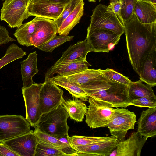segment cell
<instances>
[{
    "mask_svg": "<svg viewBox=\"0 0 156 156\" xmlns=\"http://www.w3.org/2000/svg\"><path fill=\"white\" fill-rule=\"evenodd\" d=\"M15 41V39L10 37L6 28L0 25V46Z\"/></svg>",
    "mask_w": 156,
    "mask_h": 156,
    "instance_id": "obj_39",
    "label": "cell"
},
{
    "mask_svg": "<svg viewBox=\"0 0 156 156\" xmlns=\"http://www.w3.org/2000/svg\"><path fill=\"white\" fill-rule=\"evenodd\" d=\"M134 13L142 23L150 24L156 22V4L147 1L137 0Z\"/></svg>",
    "mask_w": 156,
    "mask_h": 156,
    "instance_id": "obj_22",
    "label": "cell"
},
{
    "mask_svg": "<svg viewBox=\"0 0 156 156\" xmlns=\"http://www.w3.org/2000/svg\"><path fill=\"white\" fill-rule=\"evenodd\" d=\"M82 0H71L69 2L66 4L58 18L56 20H54L57 27V29L64 20Z\"/></svg>",
    "mask_w": 156,
    "mask_h": 156,
    "instance_id": "obj_36",
    "label": "cell"
},
{
    "mask_svg": "<svg viewBox=\"0 0 156 156\" xmlns=\"http://www.w3.org/2000/svg\"><path fill=\"white\" fill-rule=\"evenodd\" d=\"M128 86V94L130 101L147 96L156 97L153 87L147 84H143L140 80L136 82L132 81Z\"/></svg>",
    "mask_w": 156,
    "mask_h": 156,
    "instance_id": "obj_29",
    "label": "cell"
},
{
    "mask_svg": "<svg viewBox=\"0 0 156 156\" xmlns=\"http://www.w3.org/2000/svg\"><path fill=\"white\" fill-rule=\"evenodd\" d=\"M72 82L79 84L110 80L101 73V69H89L66 76Z\"/></svg>",
    "mask_w": 156,
    "mask_h": 156,
    "instance_id": "obj_25",
    "label": "cell"
},
{
    "mask_svg": "<svg viewBox=\"0 0 156 156\" xmlns=\"http://www.w3.org/2000/svg\"><path fill=\"white\" fill-rule=\"evenodd\" d=\"M115 110L113 117L107 127L111 135L121 141L124 139L129 130L134 129L136 117L133 112L128 109L117 108Z\"/></svg>",
    "mask_w": 156,
    "mask_h": 156,
    "instance_id": "obj_8",
    "label": "cell"
},
{
    "mask_svg": "<svg viewBox=\"0 0 156 156\" xmlns=\"http://www.w3.org/2000/svg\"><path fill=\"white\" fill-rule=\"evenodd\" d=\"M69 117L61 104L48 112L42 113L35 127L56 137H63L68 135L69 128L67 120Z\"/></svg>",
    "mask_w": 156,
    "mask_h": 156,
    "instance_id": "obj_3",
    "label": "cell"
},
{
    "mask_svg": "<svg viewBox=\"0 0 156 156\" xmlns=\"http://www.w3.org/2000/svg\"><path fill=\"white\" fill-rule=\"evenodd\" d=\"M74 36H64L56 35L46 43L37 47L40 50L45 52H52L53 50L64 43L72 40Z\"/></svg>",
    "mask_w": 156,
    "mask_h": 156,
    "instance_id": "obj_33",
    "label": "cell"
},
{
    "mask_svg": "<svg viewBox=\"0 0 156 156\" xmlns=\"http://www.w3.org/2000/svg\"><path fill=\"white\" fill-rule=\"evenodd\" d=\"M123 4L121 15L124 22L128 21L134 13V9L137 0H122Z\"/></svg>",
    "mask_w": 156,
    "mask_h": 156,
    "instance_id": "obj_35",
    "label": "cell"
},
{
    "mask_svg": "<svg viewBox=\"0 0 156 156\" xmlns=\"http://www.w3.org/2000/svg\"><path fill=\"white\" fill-rule=\"evenodd\" d=\"M102 74L110 80H112L119 83L128 86L131 81L127 77L117 72L113 69L107 68L101 70Z\"/></svg>",
    "mask_w": 156,
    "mask_h": 156,
    "instance_id": "obj_34",
    "label": "cell"
},
{
    "mask_svg": "<svg viewBox=\"0 0 156 156\" xmlns=\"http://www.w3.org/2000/svg\"><path fill=\"white\" fill-rule=\"evenodd\" d=\"M45 80L40 92V106L42 114L61 105L64 100L63 91L48 80Z\"/></svg>",
    "mask_w": 156,
    "mask_h": 156,
    "instance_id": "obj_11",
    "label": "cell"
},
{
    "mask_svg": "<svg viewBox=\"0 0 156 156\" xmlns=\"http://www.w3.org/2000/svg\"><path fill=\"white\" fill-rule=\"evenodd\" d=\"M57 85L66 89L73 97L79 98L83 101H88L89 96L79 84L72 82L66 76H54L50 78H45Z\"/></svg>",
    "mask_w": 156,
    "mask_h": 156,
    "instance_id": "obj_24",
    "label": "cell"
},
{
    "mask_svg": "<svg viewBox=\"0 0 156 156\" xmlns=\"http://www.w3.org/2000/svg\"><path fill=\"white\" fill-rule=\"evenodd\" d=\"M123 2L122 0L110 2L108 6L114 13L117 18L124 26V22L121 15V10Z\"/></svg>",
    "mask_w": 156,
    "mask_h": 156,
    "instance_id": "obj_38",
    "label": "cell"
},
{
    "mask_svg": "<svg viewBox=\"0 0 156 156\" xmlns=\"http://www.w3.org/2000/svg\"><path fill=\"white\" fill-rule=\"evenodd\" d=\"M69 99L63 101L62 105L70 118L78 122L83 121L87 108L85 104L80 99Z\"/></svg>",
    "mask_w": 156,
    "mask_h": 156,
    "instance_id": "obj_27",
    "label": "cell"
},
{
    "mask_svg": "<svg viewBox=\"0 0 156 156\" xmlns=\"http://www.w3.org/2000/svg\"><path fill=\"white\" fill-rule=\"evenodd\" d=\"M124 27L129 60L140 76L143 63L152 47L156 45V22L142 23L133 13L124 23Z\"/></svg>",
    "mask_w": 156,
    "mask_h": 156,
    "instance_id": "obj_1",
    "label": "cell"
},
{
    "mask_svg": "<svg viewBox=\"0 0 156 156\" xmlns=\"http://www.w3.org/2000/svg\"><path fill=\"white\" fill-rule=\"evenodd\" d=\"M89 1L92 2H95L97 0H88Z\"/></svg>",
    "mask_w": 156,
    "mask_h": 156,
    "instance_id": "obj_42",
    "label": "cell"
},
{
    "mask_svg": "<svg viewBox=\"0 0 156 156\" xmlns=\"http://www.w3.org/2000/svg\"><path fill=\"white\" fill-rule=\"evenodd\" d=\"M37 55L36 51L29 54L27 58L20 61L21 74L24 88L29 87L35 83L33 77L39 71L37 67Z\"/></svg>",
    "mask_w": 156,
    "mask_h": 156,
    "instance_id": "obj_21",
    "label": "cell"
},
{
    "mask_svg": "<svg viewBox=\"0 0 156 156\" xmlns=\"http://www.w3.org/2000/svg\"><path fill=\"white\" fill-rule=\"evenodd\" d=\"M31 0H5L1 10L0 19L11 28H18L30 16L28 8Z\"/></svg>",
    "mask_w": 156,
    "mask_h": 156,
    "instance_id": "obj_6",
    "label": "cell"
},
{
    "mask_svg": "<svg viewBox=\"0 0 156 156\" xmlns=\"http://www.w3.org/2000/svg\"><path fill=\"white\" fill-rule=\"evenodd\" d=\"M72 156L60 149L38 141L34 156Z\"/></svg>",
    "mask_w": 156,
    "mask_h": 156,
    "instance_id": "obj_32",
    "label": "cell"
},
{
    "mask_svg": "<svg viewBox=\"0 0 156 156\" xmlns=\"http://www.w3.org/2000/svg\"><path fill=\"white\" fill-rule=\"evenodd\" d=\"M23 116L6 115L0 116V142L11 139L32 131Z\"/></svg>",
    "mask_w": 156,
    "mask_h": 156,
    "instance_id": "obj_7",
    "label": "cell"
},
{
    "mask_svg": "<svg viewBox=\"0 0 156 156\" xmlns=\"http://www.w3.org/2000/svg\"><path fill=\"white\" fill-rule=\"evenodd\" d=\"M3 142L19 156H34L38 144L33 131Z\"/></svg>",
    "mask_w": 156,
    "mask_h": 156,
    "instance_id": "obj_15",
    "label": "cell"
},
{
    "mask_svg": "<svg viewBox=\"0 0 156 156\" xmlns=\"http://www.w3.org/2000/svg\"><path fill=\"white\" fill-rule=\"evenodd\" d=\"M19 156L3 142H0V156Z\"/></svg>",
    "mask_w": 156,
    "mask_h": 156,
    "instance_id": "obj_40",
    "label": "cell"
},
{
    "mask_svg": "<svg viewBox=\"0 0 156 156\" xmlns=\"http://www.w3.org/2000/svg\"><path fill=\"white\" fill-rule=\"evenodd\" d=\"M101 0H99V1H101ZM116 0H110V2L114 1H116Z\"/></svg>",
    "mask_w": 156,
    "mask_h": 156,
    "instance_id": "obj_43",
    "label": "cell"
},
{
    "mask_svg": "<svg viewBox=\"0 0 156 156\" xmlns=\"http://www.w3.org/2000/svg\"><path fill=\"white\" fill-rule=\"evenodd\" d=\"M136 132L139 135L148 138L156 135V108L143 110L137 121Z\"/></svg>",
    "mask_w": 156,
    "mask_h": 156,
    "instance_id": "obj_19",
    "label": "cell"
},
{
    "mask_svg": "<svg viewBox=\"0 0 156 156\" xmlns=\"http://www.w3.org/2000/svg\"><path fill=\"white\" fill-rule=\"evenodd\" d=\"M89 105L85 114V122L90 128L107 127L115 113V108L109 104L89 97Z\"/></svg>",
    "mask_w": 156,
    "mask_h": 156,
    "instance_id": "obj_4",
    "label": "cell"
},
{
    "mask_svg": "<svg viewBox=\"0 0 156 156\" xmlns=\"http://www.w3.org/2000/svg\"><path fill=\"white\" fill-rule=\"evenodd\" d=\"M34 128V133L37 141L58 148L66 154L78 156L77 151L72 148L70 144L62 142L57 138L41 131L36 127Z\"/></svg>",
    "mask_w": 156,
    "mask_h": 156,
    "instance_id": "obj_26",
    "label": "cell"
},
{
    "mask_svg": "<svg viewBox=\"0 0 156 156\" xmlns=\"http://www.w3.org/2000/svg\"><path fill=\"white\" fill-rule=\"evenodd\" d=\"M130 105L140 108H156V97L147 96L133 99L129 104Z\"/></svg>",
    "mask_w": 156,
    "mask_h": 156,
    "instance_id": "obj_37",
    "label": "cell"
},
{
    "mask_svg": "<svg viewBox=\"0 0 156 156\" xmlns=\"http://www.w3.org/2000/svg\"><path fill=\"white\" fill-rule=\"evenodd\" d=\"M121 36L103 28L87 29L86 40L94 50L98 52H109L118 44Z\"/></svg>",
    "mask_w": 156,
    "mask_h": 156,
    "instance_id": "obj_9",
    "label": "cell"
},
{
    "mask_svg": "<svg viewBox=\"0 0 156 156\" xmlns=\"http://www.w3.org/2000/svg\"><path fill=\"white\" fill-rule=\"evenodd\" d=\"M27 54L16 44H11L7 49L5 55L0 59V69L15 60L22 58Z\"/></svg>",
    "mask_w": 156,
    "mask_h": 156,
    "instance_id": "obj_31",
    "label": "cell"
},
{
    "mask_svg": "<svg viewBox=\"0 0 156 156\" xmlns=\"http://www.w3.org/2000/svg\"><path fill=\"white\" fill-rule=\"evenodd\" d=\"M66 4L44 0H31L28 7V13L30 16L41 17L54 21L58 18Z\"/></svg>",
    "mask_w": 156,
    "mask_h": 156,
    "instance_id": "obj_13",
    "label": "cell"
},
{
    "mask_svg": "<svg viewBox=\"0 0 156 156\" xmlns=\"http://www.w3.org/2000/svg\"><path fill=\"white\" fill-rule=\"evenodd\" d=\"M156 45L154 46L143 63L140 80L152 87L156 85Z\"/></svg>",
    "mask_w": 156,
    "mask_h": 156,
    "instance_id": "obj_20",
    "label": "cell"
},
{
    "mask_svg": "<svg viewBox=\"0 0 156 156\" xmlns=\"http://www.w3.org/2000/svg\"><path fill=\"white\" fill-rule=\"evenodd\" d=\"M90 23L87 29L103 28L121 36L124 33V26L113 12L107 6L100 4L92 10Z\"/></svg>",
    "mask_w": 156,
    "mask_h": 156,
    "instance_id": "obj_5",
    "label": "cell"
},
{
    "mask_svg": "<svg viewBox=\"0 0 156 156\" xmlns=\"http://www.w3.org/2000/svg\"><path fill=\"white\" fill-rule=\"evenodd\" d=\"M91 66L86 60L72 62L54 65L49 68L45 73V78L56 76H66L88 69Z\"/></svg>",
    "mask_w": 156,
    "mask_h": 156,
    "instance_id": "obj_16",
    "label": "cell"
},
{
    "mask_svg": "<svg viewBox=\"0 0 156 156\" xmlns=\"http://www.w3.org/2000/svg\"><path fill=\"white\" fill-rule=\"evenodd\" d=\"M57 28L54 21L37 17L36 28L31 37L29 46L37 48L53 38L57 33Z\"/></svg>",
    "mask_w": 156,
    "mask_h": 156,
    "instance_id": "obj_12",
    "label": "cell"
},
{
    "mask_svg": "<svg viewBox=\"0 0 156 156\" xmlns=\"http://www.w3.org/2000/svg\"><path fill=\"white\" fill-rule=\"evenodd\" d=\"M90 52H94V51L86 39L79 41L69 46L54 64L86 60V55Z\"/></svg>",
    "mask_w": 156,
    "mask_h": 156,
    "instance_id": "obj_18",
    "label": "cell"
},
{
    "mask_svg": "<svg viewBox=\"0 0 156 156\" xmlns=\"http://www.w3.org/2000/svg\"><path fill=\"white\" fill-rule=\"evenodd\" d=\"M117 139L114 136L109 140L74 149L78 156H109L116 147Z\"/></svg>",
    "mask_w": 156,
    "mask_h": 156,
    "instance_id": "obj_17",
    "label": "cell"
},
{
    "mask_svg": "<svg viewBox=\"0 0 156 156\" xmlns=\"http://www.w3.org/2000/svg\"><path fill=\"white\" fill-rule=\"evenodd\" d=\"M147 139L134 132L126 140H117L115 148L109 156H140Z\"/></svg>",
    "mask_w": 156,
    "mask_h": 156,
    "instance_id": "obj_14",
    "label": "cell"
},
{
    "mask_svg": "<svg viewBox=\"0 0 156 156\" xmlns=\"http://www.w3.org/2000/svg\"><path fill=\"white\" fill-rule=\"evenodd\" d=\"M37 18V17L35 16L32 20L22 24L13 34L20 45L29 46L30 38L36 28Z\"/></svg>",
    "mask_w": 156,
    "mask_h": 156,
    "instance_id": "obj_28",
    "label": "cell"
},
{
    "mask_svg": "<svg viewBox=\"0 0 156 156\" xmlns=\"http://www.w3.org/2000/svg\"><path fill=\"white\" fill-rule=\"evenodd\" d=\"M89 96L103 101L112 107L129 106V86L112 80L99 81L80 84Z\"/></svg>",
    "mask_w": 156,
    "mask_h": 156,
    "instance_id": "obj_2",
    "label": "cell"
},
{
    "mask_svg": "<svg viewBox=\"0 0 156 156\" xmlns=\"http://www.w3.org/2000/svg\"><path fill=\"white\" fill-rule=\"evenodd\" d=\"M67 137L71 147L74 149L75 148L81 146H83L101 142L104 141L110 140L114 136L98 137L84 136L74 135Z\"/></svg>",
    "mask_w": 156,
    "mask_h": 156,
    "instance_id": "obj_30",
    "label": "cell"
},
{
    "mask_svg": "<svg viewBox=\"0 0 156 156\" xmlns=\"http://www.w3.org/2000/svg\"><path fill=\"white\" fill-rule=\"evenodd\" d=\"M43 83H35L30 87L22 88L26 108V119L30 126L34 127L42 114L40 92Z\"/></svg>",
    "mask_w": 156,
    "mask_h": 156,
    "instance_id": "obj_10",
    "label": "cell"
},
{
    "mask_svg": "<svg viewBox=\"0 0 156 156\" xmlns=\"http://www.w3.org/2000/svg\"><path fill=\"white\" fill-rule=\"evenodd\" d=\"M84 3L81 1L64 20L57 29L59 35L67 36L72 29L78 23L84 13Z\"/></svg>",
    "mask_w": 156,
    "mask_h": 156,
    "instance_id": "obj_23",
    "label": "cell"
},
{
    "mask_svg": "<svg viewBox=\"0 0 156 156\" xmlns=\"http://www.w3.org/2000/svg\"><path fill=\"white\" fill-rule=\"evenodd\" d=\"M143 0L147 1H150V2L151 1V0Z\"/></svg>",
    "mask_w": 156,
    "mask_h": 156,
    "instance_id": "obj_44",
    "label": "cell"
},
{
    "mask_svg": "<svg viewBox=\"0 0 156 156\" xmlns=\"http://www.w3.org/2000/svg\"><path fill=\"white\" fill-rule=\"evenodd\" d=\"M49 2L58 3L66 4L69 2L71 0H44Z\"/></svg>",
    "mask_w": 156,
    "mask_h": 156,
    "instance_id": "obj_41",
    "label": "cell"
}]
</instances>
